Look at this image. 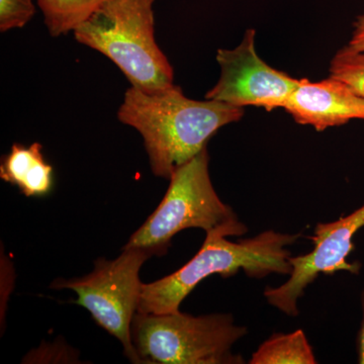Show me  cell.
<instances>
[{
	"mask_svg": "<svg viewBox=\"0 0 364 364\" xmlns=\"http://www.w3.org/2000/svg\"><path fill=\"white\" fill-rule=\"evenodd\" d=\"M243 114V107L191 100L176 85L152 93L132 86L124 93L117 119L142 136L153 174L169 179L207 148L222 127L238 122Z\"/></svg>",
	"mask_w": 364,
	"mask_h": 364,
	"instance_id": "cell-1",
	"label": "cell"
},
{
	"mask_svg": "<svg viewBox=\"0 0 364 364\" xmlns=\"http://www.w3.org/2000/svg\"><path fill=\"white\" fill-rule=\"evenodd\" d=\"M228 237L233 236L227 230L208 232L200 251L186 264L161 279L143 284L138 313L178 312L186 296L210 275L228 279L242 270L250 279H262L272 273L289 275L293 272L287 247L301 238V233L267 230L237 242Z\"/></svg>",
	"mask_w": 364,
	"mask_h": 364,
	"instance_id": "cell-2",
	"label": "cell"
},
{
	"mask_svg": "<svg viewBox=\"0 0 364 364\" xmlns=\"http://www.w3.org/2000/svg\"><path fill=\"white\" fill-rule=\"evenodd\" d=\"M155 0H109L74 31L80 44L104 54L132 86L157 92L174 85L173 69L154 36Z\"/></svg>",
	"mask_w": 364,
	"mask_h": 364,
	"instance_id": "cell-3",
	"label": "cell"
},
{
	"mask_svg": "<svg viewBox=\"0 0 364 364\" xmlns=\"http://www.w3.org/2000/svg\"><path fill=\"white\" fill-rule=\"evenodd\" d=\"M208 148L172 173L169 188L156 210L132 235L123 249L144 248L164 255L172 238L196 228L205 233L227 230L243 236L248 228L229 205L223 203L210 181Z\"/></svg>",
	"mask_w": 364,
	"mask_h": 364,
	"instance_id": "cell-4",
	"label": "cell"
},
{
	"mask_svg": "<svg viewBox=\"0 0 364 364\" xmlns=\"http://www.w3.org/2000/svg\"><path fill=\"white\" fill-rule=\"evenodd\" d=\"M248 334L232 314L136 313L132 341L142 363L243 364L233 346Z\"/></svg>",
	"mask_w": 364,
	"mask_h": 364,
	"instance_id": "cell-5",
	"label": "cell"
},
{
	"mask_svg": "<svg viewBox=\"0 0 364 364\" xmlns=\"http://www.w3.org/2000/svg\"><path fill=\"white\" fill-rule=\"evenodd\" d=\"M123 250L117 259L100 258L90 274L80 279H55L51 287L71 289L77 294L74 303L87 310L98 326L121 342L129 360L141 364L132 341V323L142 291L141 267L157 254L144 248Z\"/></svg>",
	"mask_w": 364,
	"mask_h": 364,
	"instance_id": "cell-6",
	"label": "cell"
},
{
	"mask_svg": "<svg viewBox=\"0 0 364 364\" xmlns=\"http://www.w3.org/2000/svg\"><path fill=\"white\" fill-rule=\"evenodd\" d=\"M364 227V203L353 213L337 221L318 223L311 237L313 250L304 255L289 257L293 272L289 279L277 287H267L264 298L270 306L291 317L299 316V301L306 287L318 274L347 272L358 274L361 265L350 263L347 258L354 249L353 238Z\"/></svg>",
	"mask_w": 364,
	"mask_h": 364,
	"instance_id": "cell-7",
	"label": "cell"
},
{
	"mask_svg": "<svg viewBox=\"0 0 364 364\" xmlns=\"http://www.w3.org/2000/svg\"><path fill=\"white\" fill-rule=\"evenodd\" d=\"M255 31L248 30L241 44L233 50H219L217 62L221 76L205 100H218L236 107H282L299 80L277 70L258 56Z\"/></svg>",
	"mask_w": 364,
	"mask_h": 364,
	"instance_id": "cell-8",
	"label": "cell"
},
{
	"mask_svg": "<svg viewBox=\"0 0 364 364\" xmlns=\"http://www.w3.org/2000/svg\"><path fill=\"white\" fill-rule=\"evenodd\" d=\"M284 109L296 123L312 126L318 132L352 119L364 121V97L333 76L318 82L301 79Z\"/></svg>",
	"mask_w": 364,
	"mask_h": 364,
	"instance_id": "cell-9",
	"label": "cell"
},
{
	"mask_svg": "<svg viewBox=\"0 0 364 364\" xmlns=\"http://www.w3.org/2000/svg\"><path fill=\"white\" fill-rule=\"evenodd\" d=\"M2 181L20 189L26 198H43L54 186V168L46 161L40 143L23 146L14 144L0 164Z\"/></svg>",
	"mask_w": 364,
	"mask_h": 364,
	"instance_id": "cell-10",
	"label": "cell"
},
{
	"mask_svg": "<svg viewBox=\"0 0 364 364\" xmlns=\"http://www.w3.org/2000/svg\"><path fill=\"white\" fill-rule=\"evenodd\" d=\"M312 345L303 330L273 334L258 347L249 364H316Z\"/></svg>",
	"mask_w": 364,
	"mask_h": 364,
	"instance_id": "cell-11",
	"label": "cell"
},
{
	"mask_svg": "<svg viewBox=\"0 0 364 364\" xmlns=\"http://www.w3.org/2000/svg\"><path fill=\"white\" fill-rule=\"evenodd\" d=\"M109 0H37L52 37L74 32Z\"/></svg>",
	"mask_w": 364,
	"mask_h": 364,
	"instance_id": "cell-12",
	"label": "cell"
},
{
	"mask_svg": "<svg viewBox=\"0 0 364 364\" xmlns=\"http://www.w3.org/2000/svg\"><path fill=\"white\" fill-rule=\"evenodd\" d=\"M330 76L344 81L364 97V51L345 46L331 60Z\"/></svg>",
	"mask_w": 364,
	"mask_h": 364,
	"instance_id": "cell-13",
	"label": "cell"
},
{
	"mask_svg": "<svg viewBox=\"0 0 364 364\" xmlns=\"http://www.w3.org/2000/svg\"><path fill=\"white\" fill-rule=\"evenodd\" d=\"M35 14L33 0H0V31L23 28Z\"/></svg>",
	"mask_w": 364,
	"mask_h": 364,
	"instance_id": "cell-14",
	"label": "cell"
},
{
	"mask_svg": "<svg viewBox=\"0 0 364 364\" xmlns=\"http://www.w3.org/2000/svg\"><path fill=\"white\" fill-rule=\"evenodd\" d=\"M347 46L355 51H364V14L359 16L354 23L351 39Z\"/></svg>",
	"mask_w": 364,
	"mask_h": 364,
	"instance_id": "cell-15",
	"label": "cell"
},
{
	"mask_svg": "<svg viewBox=\"0 0 364 364\" xmlns=\"http://www.w3.org/2000/svg\"><path fill=\"white\" fill-rule=\"evenodd\" d=\"M361 306H363V320H361L360 329L356 340V349H358V363L364 364V289L361 294Z\"/></svg>",
	"mask_w": 364,
	"mask_h": 364,
	"instance_id": "cell-16",
	"label": "cell"
}]
</instances>
